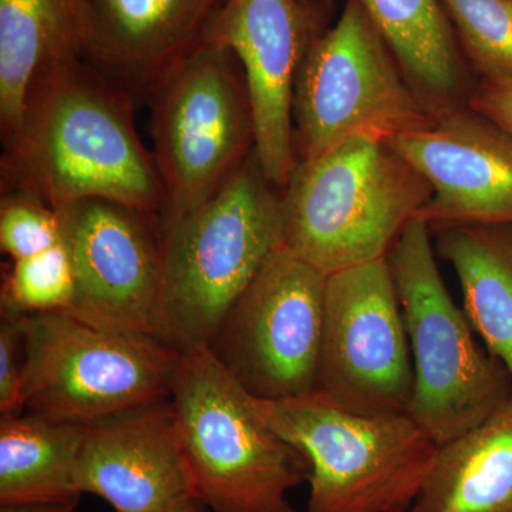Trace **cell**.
Returning a JSON list of instances; mask_svg holds the SVG:
<instances>
[{
    "instance_id": "1",
    "label": "cell",
    "mask_w": 512,
    "mask_h": 512,
    "mask_svg": "<svg viewBox=\"0 0 512 512\" xmlns=\"http://www.w3.org/2000/svg\"><path fill=\"white\" fill-rule=\"evenodd\" d=\"M134 104L86 59L40 70L18 127L2 138V195L53 210L99 198L160 214L163 181L138 137Z\"/></svg>"
},
{
    "instance_id": "2",
    "label": "cell",
    "mask_w": 512,
    "mask_h": 512,
    "mask_svg": "<svg viewBox=\"0 0 512 512\" xmlns=\"http://www.w3.org/2000/svg\"><path fill=\"white\" fill-rule=\"evenodd\" d=\"M160 221L163 274L153 335L177 352L210 346L229 309L281 248L282 191L254 151L211 200Z\"/></svg>"
},
{
    "instance_id": "3",
    "label": "cell",
    "mask_w": 512,
    "mask_h": 512,
    "mask_svg": "<svg viewBox=\"0 0 512 512\" xmlns=\"http://www.w3.org/2000/svg\"><path fill=\"white\" fill-rule=\"evenodd\" d=\"M431 194L389 144L353 138L296 163L282 191L281 249L325 276L386 259Z\"/></svg>"
},
{
    "instance_id": "4",
    "label": "cell",
    "mask_w": 512,
    "mask_h": 512,
    "mask_svg": "<svg viewBox=\"0 0 512 512\" xmlns=\"http://www.w3.org/2000/svg\"><path fill=\"white\" fill-rule=\"evenodd\" d=\"M249 396L256 414L308 466L305 512H409L439 446L407 413L350 412L322 393L285 400Z\"/></svg>"
},
{
    "instance_id": "5",
    "label": "cell",
    "mask_w": 512,
    "mask_h": 512,
    "mask_svg": "<svg viewBox=\"0 0 512 512\" xmlns=\"http://www.w3.org/2000/svg\"><path fill=\"white\" fill-rule=\"evenodd\" d=\"M429 225L414 218L387 256L413 362L407 414L437 446L463 436L512 399V377L491 355L441 278Z\"/></svg>"
},
{
    "instance_id": "6",
    "label": "cell",
    "mask_w": 512,
    "mask_h": 512,
    "mask_svg": "<svg viewBox=\"0 0 512 512\" xmlns=\"http://www.w3.org/2000/svg\"><path fill=\"white\" fill-rule=\"evenodd\" d=\"M170 402L195 494L212 512H282L308 480L301 454L256 414L210 346L178 352Z\"/></svg>"
},
{
    "instance_id": "7",
    "label": "cell",
    "mask_w": 512,
    "mask_h": 512,
    "mask_svg": "<svg viewBox=\"0 0 512 512\" xmlns=\"http://www.w3.org/2000/svg\"><path fill=\"white\" fill-rule=\"evenodd\" d=\"M440 109L406 79L359 0H346L338 23L312 40L296 74V163L353 138L387 143Z\"/></svg>"
},
{
    "instance_id": "8",
    "label": "cell",
    "mask_w": 512,
    "mask_h": 512,
    "mask_svg": "<svg viewBox=\"0 0 512 512\" xmlns=\"http://www.w3.org/2000/svg\"><path fill=\"white\" fill-rule=\"evenodd\" d=\"M178 352L156 336L100 328L69 311L25 318L29 414L92 424L170 397Z\"/></svg>"
},
{
    "instance_id": "9",
    "label": "cell",
    "mask_w": 512,
    "mask_h": 512,
    "mask_svg": "<svg viewBox=\"0 0 512 512\" xmlns=\"http://www.w3.org/2000/svg\"><path fill=\"white\" fill-rule=\"evenodd\" d=\"M147 103L165 192L160 215L201 207L255 151L247 83L227 47L205 42L158 84Z\"/></svg>"
},
{
    "instance_id": "10",
    "label": "cell",
    "mask_w": 512,
    "mask_h": 512,
    "mask_svg": "<svg viewBox=\"0 0 512 512\" xmlns=\"http://www.w3.org/2000/svg\"><path fill=\"white\" fill-rule=\"evenodd\" d=\"M326 278L279 248L222 320L210 348L255 399L315 392Z\"/></svg>"
},
{
    "instance_id": "11",
    "label": "cell",
    "mask_w": 512,
    "mask_h": 512,
    "mask_svg": "<svg viewBox=\"0 0 512 512\" xmlns=\"http://www.w3.org/2000/svg\"><path fill=\"white\" fill-rule=\"evenodd\" d=\"M413 362L389 261L326 278L316 392L350 412L407 413Z\"/></svg>"
},
{
    "instance_id": "12",
    "label": "cell",
    "mask_w": 512,
    "mask_h": 512,
    "mask_svg": "<svg viewBox=\"0 0 512 512\" xmlns=\"http://www.w3.org/2000/svg\"><path fill=\"white\" fill-rule=\"evenodd\" d=\"M56 211L76 282L69 312L100 328L153 335L163 274L160 214L99 198Z\"/></svg>"
},
{
    "instance_id": "13",
    "label": "cell",
    "mask_w": 512,
    "mask_h": 512,
    "mask_svg": "<svg viewBox=\"0 0 512 512\" xmlns=\"http://www.w3.org/2000/svg\"><path fill=\"white\" fill-rule=\"evenodd\" d=\"M323 30L299 0H227L205 39L227 47L241 64L254 117L256 160L281 191L296 165V74Z\"/></svg>"
},
{
    "instance_id": "14",
    "label": "cell",
    "mask_w": 512,
    "mask_h": 512,
    "mask_svg": "<svg viewBox=\"0 0 512 512\" xmlns=\"http://www.w3.org/2000/svg\"><path fill=\"white\" fill-rule=\"evenodd\" d=\"M427 181L417 218L431 231L512 225V136L476 111L443 107L423 127L387 141Z\"/></svg>"
},
{
    "instance_id": "15",
    "label": "cell",
    "mask_w": 512,
    "mask_h": 512,
    "mask_svg": "<svg viewBox=\"0 0 512 512\" xmlns=\"http://www.w3.org/2000/svg\"><path fill=\"white\" fill-rule=\"evenodd\" d=\"M74 490L116 512H170L197 498L170 397L86 424Z\"/></svg>"
},
{
    "instance_id": "16",
    "label": "cell",
    "mask_w": 512,
    "mask_h": 512,
    "mask_svg": "<svg viewBox=\"0 0 512 512\" xmlns=\"http://www.w3.org/2000/svg\"><path fill=\"white\" fill-rule=\"evenodd\" d=\"M227 0H93L86 60L134 99L147 101L204 45Z\"/></svg>"
},
{
    "instance_id": "17",
    "label": "cell",
    "mask_w": 512,
    "mask_h": 512,
    "mask_svg": "<svg viewBox=\"0 0 512 512\" xmlns=\"http://www.w3.org/2000/svg\"><path fill=\"white\" fill-rule=\"evenodd\" d=\"M93 0H0V130L18 127L26 93L40 70L86 59Z\"/></svg>"
},
{
    "instance_id": "18",
    "label": "cell",
    "mask_w": 512,
    "mask_h": 512,
    "mask_svg": "<svg viewBox=\"0 0 512 512\" xmlns=\"http://www.w3.org/2000/svg\"><path fill=\"white\" fill-rule=\"evenodd\" d=\"M410 512H512V399L439 446Z\"/></svg>"
},
{
    "instance_id": "19",
    "label": "cell",
    "mask_w": 512,
    "mask_h": 512,
    "mask_svg": "<svg viewBox=\"0 0 512 512\" xmlns=\"http://www.w3.org/2000/svg\"><path fill=\"white\" fill-rule=\"evenodd\" d=\"M436 234L471 326L512 377V225H460Z\"/></svg>"
},
{
    "instance_id": "20",
    "label": "cell",
    "mask_w": 512,
    "mask_h": 512,
    "mask_svg": "<svg viewBox=\"0 0 512 512\" xmlns=\"http://www.w3.org/2000/svg\"><path fill=\"white\" fill-rule=\"evenodd\" d=\"M410 84L434 106H457L463 62L440 0H359Z\"/></svg>"
},
{
    "instance_id": "21",
    "label": "cell",
    "mask_w": 512,
    "mask_h": 512,
    "mask_svg": "<svg viewBox=\"0 0 512 512\" xmlns=\"http://www.w3.org/2000/svg\"><path fill=\"white\" fill-rule=\"evenodd\" d=\"M86 426L20 414L0 420V505L79 500L74 476Z\"/></svg>"
},
{
    "instance_id": "22",
    "label": "cell",
    "mask_w": 512,
    "mask_h": 512,
    "mask_svg": "<svg viewBox=\"0 0 512 512\" xmlns=\"http://www.w3.org/2000/svg\"><path fill=\"white\" fill-rule=\"evenodd\" d=\"M481 80L512 79V0H440Z\"/></svg>"
},
{
    "instance_id": "23",
    "label": "cell",
    "mask_w": 512,
    "mask_h": 512,
    "mask_svg": "<svg viewBox=\"0 0 512 512\" xmlns=\"http://www.w3.org/2000/svg\"><path fill=\"white\" fill-rule=\"evenodd\" d=\"M76 292L69 252L60 242L56 247L12 261L3 274L2 308L32 315L69 311Z\"/></svg>"
},
{
    "instance_id": "24",
    "label": "cell",
    "mask_w": 512,
    "mask_h": 512,
    "mask_svg": "<svg viewBox=\"0 0 512 512\" xmlns=\"http://www.w3.org/2000/svg\"><path fill=\"white\" fill-rule=\"evenodd\" d=\"M62 242L59 212L20 195H2L0 248L12 261L40 254Z\"/></svg>"
},
{
    "instance_id": "25",
    "label": "cell",
    "mask_w": 512,
    "mask_h": 512,
    "mask_svg": "<svg viewBox=\"0 0 512 512\" xmlns=\"http://www.w3.org/2000/svg\"><path fill=\"white\" fill-rule=\"evenodd\" d=\"M25 318L23 313L0 309V414L20 416L25 373Z\"/></svg>"
},
{
    "instance_id": "26",
    "label": "cell",
    "mask_w": 512,
    "mask_h": 512,
    "mask_svg": "<svg viewBox=\"0 0 512 512\" xmlns=\"http://www.w3.org/2000/svg\"><path fill=\"white\" fill-rule=\"evenodd\" d=\"M468 107L512 136V79L481 80L470 94Z\"/></svg>"
},
{
    "instance_id": "27",
    "label": "cell",
    "mask_w": 512,
    "mask_h": 512,
    "mask_svg": "<svg viewBox=\"0 0 512 512\" xmlns=\"http://www.w3.org/2000/svg\"><path fill=\"white\" fill-rule=\"evenodd\" d=\"M77 500L67 503L0 505V512H76Z\"/></svg>"
},
{
    "instance_id": "28",
    "label": "cell",
    "mask_w": 512,
    "mask_h": 512,
    "mask_svg": "<svg viewBox=\"0 0 512 512\" xmlns=\"http://www.w3.org/2000/svg\"><path fill=\"white\" fill-rule=\"evenodd\" d=\"M305 9L325 28V22L332 12V0H299ZM328 29V28H325Z\"/></svg>"
},
{
    "instance_id": "29",
    "label": "cell",
    "mask_w": 512,
    "mask_h": 512,
    "mask_svg": "<svg viewBox=\"0 0 512 512\" xmlns=\"http://www.w3.org/2000/svg\"><path fill=\"white\" fill-rule=\"evenodd\" d=\"M170 512H207V505L202 503L200 498H188Z\"/></svg>"
},
{
    "instance_id": "30",
    "label": "cell",
    "mask_w": 512,
    "mask_h": 512,
    "mask_svg": "<svg viewBox=\"0 0 512 512\" xmlns=\"http://www.w3.org/2000/svg\"><path fill=\"white\" fill-rule=\"evenodd\" d=\"M282 512H302V511L295 510V508H293L291 504H288V505H286L285 510ZM303 512H305V511H303Z\"/></svg>"
}]
</instances>
